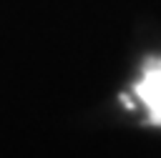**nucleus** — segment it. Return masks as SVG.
<instances>
[{"label":"nucleus","mask_w":161,"mask_h":158,"mask_svg":"<svg viewBox=\"0 0 161 158\" xmlns=\"http://www.w3.org/2000/svg\"><path fill=\"white\" fill-rule=\"evenodd\" d=\"M136 93H138V98L148 105L151 120H153V123H161V65L146 70L143 80L136 85Z\"/></svg>","instance_id":"nucleus-1"}]
</instances>
